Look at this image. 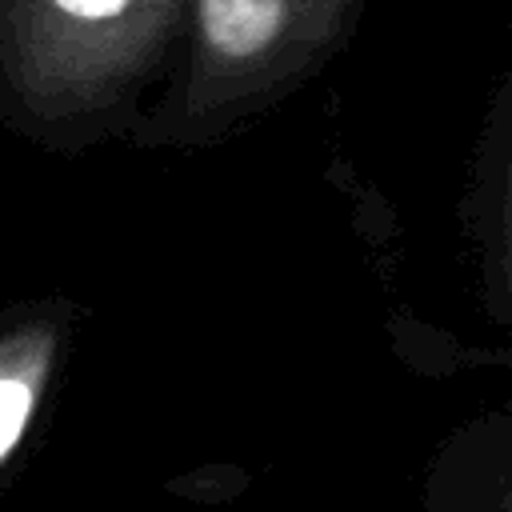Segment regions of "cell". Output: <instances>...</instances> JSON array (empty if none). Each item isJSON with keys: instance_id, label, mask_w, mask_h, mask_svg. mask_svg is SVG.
<instances>
[{"instance_id": "6da1fadb", "label": "cell", "mask_w": 512, "mask_h": 512, "mask_svg": "<svg viewBox=\"0 0 512 512\" xmlns=\"http://www.w3.org/2000/svg\"><path fill=\"white\" fill-rule=\"evenodd\" d=\"M176 16L180 0H0V120L44 148L124 136Z\"/></svg>"}, {"instance_id": "7a4b0ae2", "label": "cell", "mask_w": 512, "mask_h": 512, "mask_svg": "<svg viewBox=\"0 0 512 512\" xmlns=\"http://www.w3.org/2000/svg\"><path fill=\"white\" fill-rule=\"evenodd\" d=\"M368 0H180L164 92L128 124L140 148H208L304 88Z\"/></svg>"}, {"instance_id": "3957f363", "label": "cell", "mask_w": 512, "mask_h": 512, "mask_svg": "<svg viewBox=\"0 0 512 512\" xmlns=\"http://www.w3.org/2000/svg\"><path fill=\"white\" fill-rule=\"evenodd\" d=\"M68 340V300L20 304L0 316V472L12 468V460L24 452L60 376Z\"/></svg>"}]
</instances>
